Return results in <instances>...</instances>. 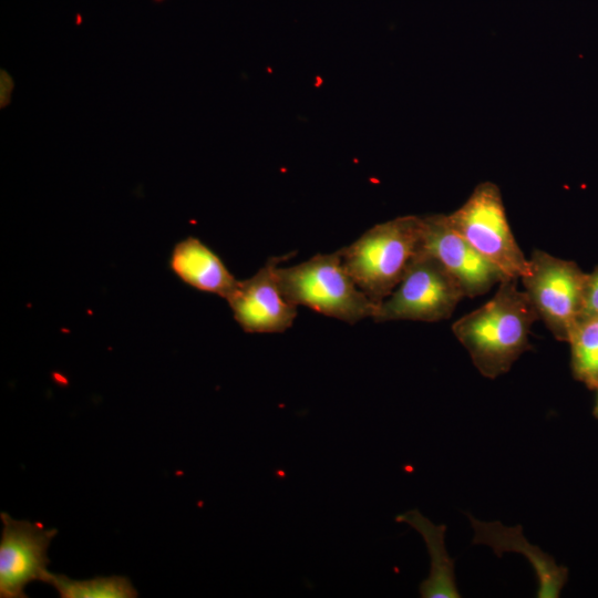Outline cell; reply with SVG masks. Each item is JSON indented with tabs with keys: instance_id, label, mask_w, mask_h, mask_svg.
Returning <instances> with one entry per match:
<instances>
[{
	"instance_id": "obj_2",
	"label": "cell",
	"mask_w": 598,
	"mask_h": 598,
	"mask_svg": "<svg viewBox=\"0 0 598 598\" xmlns=\"http://www.w3.org/2000/svg\"><path fill=\"white\" fill-rule=\"evenodd\" d=\"M422 235L423 218L403 216L373 226L339 249L347 272L377 307L392 293L422 250Z\"/></svg>"
},
{
	"instance_id": "obj_10",
	"label": "cell",
	"mask_w": 598,
	"mask_h": 598,
	"mask_svg": "<svg viewBox=\"0 0 598 598\" xmlns=\"http://www.w3.org/2000/svg\"><path fill=\"white\" fill-rule=\"evenodd\" d=\"M474 532L473 544L486 545L501 557L514 551L526 556L532 564L538 582V598H557L567 581V568L556 564L555 559L532 545L524 537L520 525L507 527L499 522H482L468 515Z\"/></svg>"
},
{
	"instance_id": "obj_3",
	"label": "cell",
	"mask_w": 598,
	"mask_h": 598,
	"mask_svg": "<svg viewBox=\"0 0 598 598\" xmlns=\"http://www.w3.org/2000/svg\"><path fill=\"white\" fill-rule=\"evenodd\" d=\"M275 276L289 302L350 324L373 318L378 308L349 276L339 250L318 254L296 266H277Z\"/></svg>"
},
{
	"instance_id": "obj_14",
	"label": "cell",
	"mask_w": 598,
	"mask_h": 598,
	"mask_svg": "<svg viewBox=\"0 0 598 598\" xmlns=\"http://www.w3.org/2000/svg\"><path fill=\"white\" fill-rule=\"evenodd\" d=\"M571 367L576 379L589 388H598V317L582 318L573 329Z\"/></svg>"
},
{
	"instance_id": "obj_9",
	"label": "cell",
	"mask_w": 598,
	"mask_h": 598,
	"mask_svg": "<svg viewBox=\"0 0 598 598\" xmlns=\"http://www.w3.org/2000/svg\"><path fill=\"white\" fill-rule=\"evenodd\" d=\"M422 218V250L445 267L465 297L484 295L506 278L450 225L446 215Z\"/></svg>"
},
{
	"instance_id": "obj_5",
	"label": "cell",
	"mask_w": 598,
	"mask_h": 598,
	"mask_svg": "<svg viewBox=\"0 0 598 598\" xmlns=\"http://www.w3.org/2000/svg\"><path fill=\"white\" fill-rule=\"evenodd\" d=\"M538 317L553 336L568 342L581 318L588 274L569 260L535 249L519 279Z\"/></svg>"
},
{
	"instance_id": "obj_8",
	"label": "cell",
	"mask_w": 598,
	"mask_h": 598,
	"mask_svg": "<svg viewBox=\"0 0 598 598\" xmlns=\"http://www.w3.org/2000/svg\"><path fill=\"white\" fill-rule=\"evenodd\" d=\"M290 255L271 257L254 276L238 280L227 297L234 319L247 333L286 331L297 317V306L281 293L275 269Z\"/></svg>"
},
{
	"instance_id": "obj_1",
	"label": "cell",
	"mask_w": 598,
	"mask_h": 598,
	"mask_svg": "<svg viewBox=\"0 0 598 598\" xmlns=\"http://www.w3.org/2000/svg\"><path fill=\"white\" fill-rule=\"evenodd\" d=\"M518 280L504 278L487 302L452 324L454 336L487 379L508 372L532 349L529 333L539 317Z\"/></svg>"
},
{
	"instance_id": "obj_16",
	"label": "cell",
	"mask_w": 598,
	"mask_h": 598,
	"mask_svg": "<svg viewBox=\"0 0 598 598\" xmlns=\"http://www.w3.org/2000/svg\"><path fill=\"white\" fill-rule=\"evenodd\" d=\"M598 390V388H597ZM595 415L598 417V396H597V402H596V406H595Z\"/></svg>"
},
{
	"instance_id": "obj_11",
	"label": "cell",
	"mask_w": 598,
	"mask_h": 598,
	"mask_svg": "<svg viewBox=\"0 0 598 598\" xmlns=\"http://www.w3.org/2000/svg\"><path fill=\"white\" fill-rule=\"evenodd\" d=\"M169 269L184 283L225 300L237 283L220 257L200 239L189 236L173 247Z\"/></svg>"
},
{
	"instance_id": "obj_7",
	"label": "cell",
	"mask_w": 598,
	"mask_h": 598,
	"mask_svg": "<svg viewBox=\"0 0 598 598\" xmlns=\"http://www.w3.org/2000/svg\"><path fill=\"white\" fill-rule=\"evenodd\" d=\"M0 517V597L25 598L29 582L45 581L48 549L58 530L48 529L40 522L13 519L3 512Z\"/></svg>"
},
{
	"instance_id": "obj_4",
	"label": "cell",
	"mask_w": 598,
	"mask_h": 598,
	"mask_svg": "<svg viewBox=\"0 0 598 598\" xmlns=\"http://www.w3.org/2000/svg\"><path fill=\"white\" fill-rule=\"evenodd\" d=\"M446 218L504 277L520 279L528 274L529 259L514 237L496 184H478L466 202Z\"/></svg>"
},
{
	"instance_id": "obj_15",
	"label": "cell",
	"mask_w": 598,
	"mask_h": 598,
	"mask_svg": "<svg viewBox=\"0 0 598 598\" xmlns=\"http://www.w3.org/2000/svg\"><path fill=\"white\" fill-rule=\"evenodd\" d=\"M598 317V269L588 274L581 318Z\"/></svg>"
},
{
	"instance_id": "obj_13",
	"label": "cell",
	"mask_w": 598,
	"mask_h": 598,
	"mask_svg": "<svg viewBox=\"0 0 598 598\" xmlns=\"http://www.w3.org/2000/svg\"><path fill=\"white\" fill-rule=\"evenodd\" d=\"M44 582L54 587L61 598H135L138 596L131 580L123 576L73 580L64 575L49 571Z\"/></svg>"
},
{
	"instance_id": "obj_12",
	"label": "cell",
	"mask_w": 598,
	"mask_h": 598,
	"mask_svg": "<svg viewBox=\"0 0 598 598\" xmlns=\"http://www.w3.org/2000/svg\"><path fill=\"white\" fill-rule=\"evenodd\" d=\"M395 520L414 528L423 537L430 554V575L420 585V596L423 598H460L461 595L455 584L454 560L445 548L446 526L434 525L416 509L398 515Z\"/></svg>"
},
{
	"instance_id": "obj_6",
	"label": "cell",
	"mask_w": 598,
	"mask_h": 598,
	"mask_svg": "<svg viewBox=\"0 0 598 598\" xmlns=\"http://www.w3.org/2000/svg\"><path fill=\"white\" fill-rule=\"evenodd\" d=\"M463 298L462 288L445 267L421 250L396 288L378 306L372 319L375 322H436L450 318Z\"/></svg>"
}]
</instances>
